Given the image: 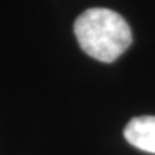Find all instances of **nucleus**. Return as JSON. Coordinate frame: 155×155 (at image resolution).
Returning <instances> with one entry per match:
<instances>
[{"label":"nucleus","mask_w":155,"mask_h":155,"mask_svg":"<svg viewBox=\"0 0 155 155\" xmlns=\"http://www.w3.org/2000/svg\"><path fill=\"white\" fill-rule=\"evenodd\" d=\"M74 32L81 49L102 62L115 61L132 43L127 21L106 8H92L81 13L75 21Z\"/></svg>","instance_id":"obj_1"},{"label":"nucleus","mask_w":155,"mask_h":155,"mask_svg":"<svg viewBox=\"0 0 155 155\" xmlns=\"http://www.w3.org/2000/svg\"><path fill=\"white\" fill-rule=\"evenodd\" d=\"M124 137L132 146L155 154V116L133 118L124 129Z\"/></svg>","instance_id":"obj_2"}]
</instances>
